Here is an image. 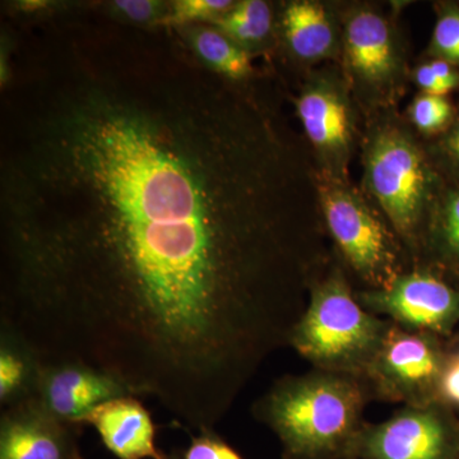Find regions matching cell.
I'll return each instance as SVG.
<instances>
[{
    "label": "cell",
    "instance_id": "2e32d148",
    "mask_svg": "<svg viewBox=\"0 0 459 459\" xmlns=\"http://www.w3.org/2000/svg\"><path fill=\"white\" fill-rule=\"evenodd\" d=\"M193 49L214 74L230 81L252 74V54L219 29L195 27L189 33Z\"/></svg>",
    "mask_w": 459,
    "mask_h": 459
},
{
    "label": "cell",
    "instance_id": "d6986e66",
    "mask_svg": "<svg viewBox=\"0 0 459 459\" xmlns=\"http://www.w3.org/2000/svg\"><path fill=\"white\" fill-rule=\"evenodd\" d=\"M411 123L425 135L443 134L455 120V110L446 96L420 93L409 108Z\"/></svg>",
    "mask_w": 459,
    "mask_h": 459
},
{
    "label": "cell",
    "instance_id": "5bb4252c",
    "mask_svg": "<svg viewBox=\"0 0 459 459\" xmlns=\"http://www.w3.org/2000/svg\"><path fill=\"white\" fill-rule=\"evenodd\" d=\"M282 29L287 47L307 63L336 57L341 35L325 4L313 0L290 2L283 9Z\"/></svg>",
    "mask_w": 459,
    "mask_h": 459
},
{
    "label": "cell",
    "instance_id": "4fadbf2b",
    "mask_svg": "<svg viewBox=\"0 0 459 459\" xmlns=\"http://www.w3.org/2000/svg\"><path fill=\"white\" fill-rule=\"evenodd\" d=\"M81 424L92 425L108 451L119 459H165L156 448L150 412L137 397L105 402L84 416Z\"/></svg>",
    "mask_w": 459,
    "mask_h": 459
},
{
    "label": "cell",
    "instance_id": "52a82bcc",
    "mask_svg": "<svg viewBox=\"0 0 459 459\" xmlns=\"http://www.w3.org/2000/svg\"><path fill=\"white\" fill-rule=\"evenodd\" d=\"M341 50L347 83L362 100L385 105L395 96L404 74L394 26L367 5L350 9L343 20Z\"/></svg>",
    "mask_w": 459,
    "mask_h": 459
},
{
    "label": "cell",
    "instance_id": "4316f807",
    "mask_svg": "<svg viewBox=\"0 0 459 459\" xmlns=\"http://www.w3.org/2000/svg\"><path fill=\"white\" fill-rule=\"evenodd\" d=\"M428 63L434 74L448 86L449 90L453 91L459 87V71L455 65L442 59H433Z\"/></svg>",
    "mask_w": 459,
    "mask_h": 459
},
{
    "label": "cell",
    "instance_id": "cb8c5ba5",
    "mask_svg": "<svg viewBox=\"0 0 459 459\" xmlns=\"http://www.w3.org/2000/svg\"><path fill=\"white\" fill-rule=\"evenodd\" d=\"M437 152L446 170L459 181V113L451 126L443 133Z\"/></svg>",
    "mask_w": 459,
    "mask_h": 459
},
{
    "label": "cell",
    "instance_id": "603a6c76",
    "mask_svg": "<svg viewBox=\"0 0 459 459\" xmlns=\"http://www.w3.org/2000/svg\"><path fill=\"white\" fill-rule=\"evenodd\" d=\"M202 433V437L190 444L184 459H243L231 446L214 437L210 431Z\"/></svg>",
    "mask_w": 459,
    "mask_h": 459
},
{
    "label": "cell",
    "instance_id": "6da1fadb",
    "mask_svg": "<svg viewBox=\"0 0 459 459\" xmlns=\"http://www.w3.org/2000/svg\"><path fill=\"white\" fill-rule=\"evenodd\" d=\"M228 78L87 68L2 170V329L211 430L328 261L316 169Z\"/></svg>",
    "mask_w": 459,
    "mask_h": 459
},
{
    "label": "cell",
    "instance_id": "484cf974",
    "mask_svg": "<svg viewBox=\"0 0 459 459\" xmlns=\"http://www.w3.org/2000/svg\"><path fill=\"white\" fill-rule=\"evenodd\" d=\"M412 77L416 86L421 90L422 93L435 96H446L451 92L448 86L443 83L442 81L437 78V75L434 74L429 63L419 65L418 68L413 71Z\"/></svg>",
    "mask_w": 459,
    "mask_h": 459
},
{
    "label": "cell",
    "instance_id": "7a4b0ae2",
    "mask_svg": "<svg viewBox=\"0 0 459 459\" xmlns=\"http://www.w3.org/2000/svg\"><path fill=\"white\" fill-rule=\"evenodd\" d=\"M370 391L360 377L314 370L279 380L255 415L279 435L292 459L351 455Z\"/></svg>",
    "mask_w": 459,
    "mask_h": 459
},
{
    "label": "cell",
    "instance_id": "5b68a950",
    "mask_svg": "<svg viewBox=\"0 0 459 459\" xmlns=\"http://www.w3.org/2000/svg\"><path fill=\"white\" fill-rule=\"evenodd\" d=\"M316 195L325 229L349 267L368 286L385 289L404 273L403 244L349 180L320 174Z\"/></svg>",
    "mask_w": 459,
    "mask_h": 459
},
{
    "label": "cell",
    "instance_id": "277c9868",
    "mask_svg": "<svg viewBox=\"0 0 459 459\" xmlns=\"http://www.w3.org/2000/svg\"><path fill=\"white\" fill-rule=\"evenodd\" d=\"M364 181L401 243L418 255L442 190L430 160L409 131L395 123L371 129L365 142Z\"/></svg>",
    "mask_w": 459,
    "mask_h": 459
},
{
    "label": "cell",
    "instance_id": "9a60e30c",
    "mask_svg": "<svg viewBox=\"0 0 459 459\" xmlns=\"http://www.w3.org/2000/svg\"><path fill=\"white\" fill-rule=\"evenodd\" d=\"M422 249L459 276V188L440 192L429 219Z\"/></svg>",
    "mask_w": 459,
    "mask_h": 459
},
{
    "label": "cell",
    "instance_id": "8fae6325",
    "mask_svg": "<svg viewBox=\"0 0 459 459\" xmlns=\"http://www.w3.org/2000/svg\"><path fill=\"white\" fill-rule=\"evenodd\" d=\"M31 395L68 424H81L84 416L105 402L137 397L117 377L80 362H38Z\"/></svg>",
    "mask_w": 459,
    "mask_h": 459
},
{
    "label": "cell",
    "instance_id": "30bf717a",
    "mask_svg": "<svg viewBox=\"0 0 459 459\" xmlns=\"http://www.w3.org/2000/svg\"><path fill=\"white\" fill-rule=\"evenodd\" d=\"M376 316L407 331L449 336L459 323V291L428 270L404 272L385 289L355 294Z\"/></svg>",
    "mask_w": 459,
    "mask_h": 459
},
{
    "label": "cell",
    "instance_id": "ac0fdd59",
    "mask_svg": "<svg viewBox=\"0 0 459 459\" xmlns=\"http://www.w3.org/2000/svg\"><path fill=\"white\" fill-rule=\"evenodd\" d=\"M214 25L231 40L249 50L250 47L267 40L273 27L271 5L263 0H243Z\"/></svg>",
    "mask_w": 459,
    "mask_h": 459
},
{
    "label": "cell",
    "instance_id": "3957f363",
    "mask_svg": "<svg viewBox=\"0 0 459 459\" xmlns=\"http://www.w3.org/2000/svg\"><path fill=\"white\" fill-rule=\"evenodd\" d=\"M322 272L310 286L290 344L316 370L364 379L392 322L359 303L340 268Z\"/></svg>",
    "mask_w": 459,
    "mask_h": 459
},
{
    "label": "cell",
    "instance_id": "e0dca14e",
    "mask_svg": "<svg viewBox=\"0 0 459 459\" xmlns=\"http://www.w3.org/2000/svg\"><path fill=\"white\" fill-rule=\"evenodd\" d=\"M38 360L18 338L2 331L0 401L13 404L32 394Z\"/></svg>",
    "mask_w": 459,
    "mask_h": 459
},
{
    "label": "cell",
    "instance_id": "d4e9b609",
    "mask_svg": "<svg viewBox=\"0 0 459 459\" xmlns=\"http://www.w3.org/2000/svg\"><path fill=\"white\" fill-rule=\"evenodd\" d=\"M114 7L134 22H151L162 16V3L153 0H117L114 2Z\"/></svg>",
    "mask_w": 459,
    "mask_h": 459
},
{
    "label": "cell",
    "instance_id": "9c48e42d",
    "mask_svg": "<svg viewBox=\"0 0 459 459\" xmlns=\"http://www.w3.org/2000/svg\"><path fill=\"white\" fill-rule=\"evenodd\" d=\"M459 421L439 403L404 407L391 419L364 425L351 455L364 459H452Z\"/></svg>",
    "mask_w": 459,
    "mask_h": 459
},
{
    "label": "cell",
    "instance_id": "7402d4cb",
    "mask_svg": "<svg viewBox=\"0 0 459 459\" xmlns=\"http://www.w3.org/2000/svg\"><path fill=\"white\" fill-rule=\"evenodd\" d=\"M437 403L452 412L459 411V349L448 356L437 388Z\"/></svg>",
    "mask_w": 459,
    "mask_h": 459
},
{
    "label": "cell",
    "instance_id": "ba28073f",
    "mask_svg": "<svg viewBox=\"0 0 459 459\" xmlns=\"http://www.w3.org/2000/svg\"><path fill=\"white\" fill-rule=\"evenodd\" d=\"M349 83L331 74H313L296 101L299 119L312 144L316 171L349 180L355 117Z\"/></svg>",
    "mask_w": 459,
    "mask_h": 459
},
{
    "label": "cell",
    "instance_id": "8992f818",
    "mask_svg": "<svg viewBox=\"0 0 459 459\" xmlns=\"http://www.w3.org/2000/svg\"><path fill=\"white\" fill-rule=\"evenodd\" d=\"M439 337L391 328L364 376L370 394L406 407L437 403V388L448 360Z\"/></svg>",
    "mask_w": 459,
    "mask_h": 459
},
{
    "label": "cell",
    "instance_id": "ffe728a7",
    "mask_svg": "<svg viewBox=\"0 0 459 459\" xmlns=\"http://www.w3.org/2000/svg\"><path fill=\"white\" fill-rule=\"evenodd\" d=\"M434 59L459 66V8L446 5L439 12L430 41Z\"/></svg>",
    "mask_w": 459,
    "mask_h": 459
},
{
    "label": "cell",
    "instance_id": "44dd1931",
    "mask_svg": "<svg viewBox=\"0 0 459 459\" xmlns=\"http://www.w3.org/2000/svg\"><path fill=\"white\" fill-rule=\"evenodd\" d=\"M235 3L230 0H179L172 4L170 13L165 16L168 25L183 26L197 21L216 23L228 14Z\"/></svg>",
    "mask_w": 459,
    "mask_h": 459
},
{
    "label": "cell",
    "instance_id": "83f0119b",
    "mask_svg": "<svg viewBox=\"0 0 459 459\" xmlns=\"http://www.w3.org/2000/svg\"><path fill=\"white\" fill-rule=\"evenodd\" d=\"M452 459H459V437H458L457 446H455V455H453Z\"/></svg>",
    "mask_w": 459,
    "mask_h": 459
},
{
    "label": "cell",
    "instance_id": "7c38bea8",
    "mask_svg": "<svg viewBox=\"0 0 459 459\" xmlns=\"http://www.w3.org/2000/svg\"><path fill=\"white\" fill-rule=\"evenodd\" d=\"M66 425L32 395L9 404L0 424V459H69Z\"/></svg>",
    "mask_w": 459,
    "mask_h": 459
}]
</instances>
